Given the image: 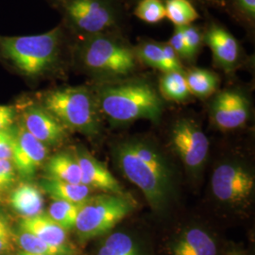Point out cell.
Returning a JSON list of instances; mask_svg holds the SVG:
<instances>
[{
	"instance_id": "14",
	"label": "cell",
	"mask_w": 255,
	"mask_h": 255,
	"mask_svg": "<svg viewBox=\"0 0 255 255\" xmlns=\"http://www.w3.org/2000/svg\"><path fill=\"white\" fill-rule=\"evenodd\" d=\"M81 167V183L92 190L99 189L110 194H125L119 181L111 173L109 169L99 162L86 150H77L75 153Z\"/></svg>"
},
{
	"instance_id": "26",
	"label": "cell",
	"mask_w": 255,
	"mask_h": 255,
	"mask_svg": "<svg viewBox=\"0 0 255 255\" xmlns=\"http://www.w3.org/2000/svg\"><path fill=\"white\" fill-rule=\"evenodd\" d=\"M97 255H141L132 238L124 233H115L106 238Z\"/></svg>"
},
{
	"instance_id": "38",
	"label": "cell",
	"mask_w": 255,
	"mask_h": 255,
	"mask_svg": "<svg viewBox=\"0 0 255 255\" xmlns=\"http://www.w3.org/2000/svg\"><path fill=\"white\" fill-rule=\"evenodd\" d=\"M53 8H55L56 6H57V4H58V2H59V0H46Z\"/></svg>"
},
{
	"instance_id": "35",
	"label": "cell",
	"mask_w": 255,
	"mask_h": 255,
	"mask_svg": "<svg viewBox=\"0 0 255 255\" xmlns=\"http://www.w3.org/2000/svg\"><path fill=\"white\" fill-rule=\"evenodd\" d=\"M13 235L10 228L0 231V255L12 251Z\"/></svg>"
},
{
	"instance_id": "8",
	"label": "cell",
	"mask_w": 255,
	"mask_h": 255,
	"mask_svg": "<svg viewBox=\"0 0 255 255\" xmlns=\"http://www.w3.org/2000/svg\"><path fill=\"white\" fill-rule=\"evenodd\" d=\"M171 141L183 164L191 170L201 168L208 155L209 141L195 120L179 119L172 128Z\"/></svg>"
},
{
	"instance_id": "28",
	"label": "cell",
	"mask_w": 255,
	"mask_h": 255,
	"mask_svg": "<svg viewBox=\"0 0 255 255\" xmlns=\"http://www.w3.org/2000/svg\"><path fill=\"white\" fill-rule=\"evenodd\" d=\"M131 14L147 24H158L165 18L163 0H140L132 9Z\"/></svg>"
},
{
	"instance_id": "15",
	"label": "cell",
	"mask_w": 255,
	"mask_h": 255,
	"mask_svg": "<svg viewBox=\"0 0 255 255\" xmlns=\"http://www.w3.org/2000/svg\"><path fill=\"white\" fill-rule=\"evenodd\" d=\"M19 230L32 234L46 243L58 247H67L66 231L47 215H38L32 218H22Z\"/></svg>"
},
{
	"instance_id": "34",
	"label": "cell",
	"mask_w": 255,
	"mask_h": 255,
	"mask_svg": "<svg viewBox=\"0 0 255 255\" xmlns=\"http://www.w3.org/2000/svg\"><path fill=\"white\" fill-rule=\"evenodd\" d=\"M0 178L11 188L16 180L15 168L10 160L0 159Z\"/></svg>"
},
{
	"instance_id": "7",
	"label": "cell",
	"mask_w": 255,
	"mask_h": 255,
	"mask_svg": "<svg viewBox=\"0 0 255 255\" xmlns=\"http://www.w3.org/2000/svg\"><path fill=\"white\" fill-rule=\"evenodd\" d=\"M135 203L125 194L105 193L90 197L80 207L75 231L82 240L110 232L134 209Z\"/></svg>"
},
{
	"instance_id": "13",
	"label": "cell",
	"mask_w": 255,
	"mask_h": 255,
	"mask_svg": "<svg viewBox=\"0 0 255 255\" xmlns=\"http://www.w3.org/2000/svg\"><path fill=\"white\" fill-rule=\"evenodd\" d=\"M47 153V146L32 136L21 123L14 128L11 162L21 177L32 178L45 163Z\"/></svg>"
},
{
	"instance_id": "27",
	"label": "cell",
	"mask_w": 255,
	"mask_h": 255,
	"mask_svg": "<svg viewBox=\"0 0 255 255\" xmlns=\"http://www.w3.org/2000/svg\"><path fill=\"white\" fill-rule=\"evenodd\" d=\"M82 204L54 201L48 208L47 216L65 231L75 228L77 217Z\"/></svg>"
},
{
	"instance_id": "5",
	"label": "cell",
	"mask_w": 255,
	"mask_h": 255,
	"mask_svg": "<svg viewBox=\"0 0 255 255\" xmlns=\"http://www.w3.org/2000/svg\"><path fill=\"white\" fill-rule=\"evenodd\" d=\"M119 167L125 177L142 191L154 209H160L171 191V176L162 156L151 146L128 142L117 151Z\"/></svg>"
},
{
	"instance_id": "10",
	"label": "cell",
	"mask_w": 255,
	"mask_h": 255,
	"mask_svg": "<svg viewBox=\"0 0 255 255\" xmlns=\"http://www.w3.org/2000/svg\"><path fill=\"white\" fill-rule=\"evenodd\" d=\"M255 177L240 165L223 164L214 171L211 186L216 198L226 203H241L255 190Z\"/></svg>"
},
{
	"instance_id": "22",
	"label": "cell",
	"mask_w": 255,
	"mask_h": 255,
	"mask_svg": "<svg viewBox=\"0 0 255 255\" xmlns=\"http://www.w3.org/2000/svg\"><path fill=\"white\" fill-rule=\"evenodd\" d=\"M137 58L142 66L157 69L162 73L167 72L163 42H157L149 38H142L134 45Z\"/></svg>"
},
{
	"instance_id": "3",
	"label": "cell",
	"mask_w": 255,
	"mask_h": 255,
	"mask_svg": "<svg viewBox=\"0 0 255 255\" xmlns=\"http://www.w3.org/2000/svg\"><path fill=\"white\" fill-rule=\"evenodd\" d=\"M101 116L115 123H128L138 119L158 121L164 109V100L159 89L145 78L128 77L118 81L94 83Z\"/></svg>"
},
{
	"instance_id": "23",
	"label": "cell",
	"mask_w": 255,
	"mask_h": 255,
	"mask_svg": "<svg viewBox=\"0 0 255 255\" xmlns=\"http://www.w3.org/2000/svg\"><path fill=\"white\" fill-rule=\"evenodd\" d=\"M165 18L174 27H184L201 18L200 12L190 0H164Z\"/></svg>"
},
{
	"instance_id": "17",
	"label": "cell",
	"mask_w": 255,
	"mask_h": 255,
	"mask_svg": "<svg viewBox=\"0 0 255 255\" xmlns=\"http://www.w3.org/2000/svg\"><path fill=\"white\" fill-rule=\"evenodd\" d=\"M9 202L12 209L22 218H32L41 215L44 208V198L41 190L31 183H20L10 194Z\"/></svg>"
},
{
	"instance_id": "31",
	"label": "cell",
	"mask_w": 255,
	"mask_h": 255,
	"mask_svg": "<svg viewBox=\"0 0 255 255\" xmlns=\"http://www.w3.org/2000/svg\"><path fill=\"white\" fill-rule=\"evenodd\" d=\"M14 139V128L0 131V159L10 160L12 157V146Z\"/></svg>"
},
{
	"instance_id": "1",
	"label": "cell",
	"mask_w": 255,
	"mask_h": 255,
	"mask_svg": "<svg viewBox=\"0 0 255 255\" xmlns=\"http://www.w3.org/2000/svg\"><path fill=\"white\" fill-rule=\"evenodd\" d=\"M74 40L62 23L40 34H0V63L32 80L54 75L72 67Z\"/></svg>"
},
{
	"instance_id": "36",
	"label": "cell",
	"mask_w": 255,
	"mask_h": 255,
	"mask_svg": "<svg viewBox=\"0 0 255 255\" xmlns=\"http://www.w3.org/2000/svg\"><path fill=\"white\" fill-rule=\"evenodd\" d=\"M9 228V223L7 222V220L4 219V218H2V217H0V231Z\"/></svg>"
},
{
	"instance_id": "30",
	"label": "cell",
	"mask_w": 255,
	"mask_h": 255,
	"mask_svg": "<svg viewBox=\"0 0 255 255\" xmlns=\"http://www.w3.org/2000/svg\"><path fill=\"white\" fill-rule=\"evenodd\" d=\"M122 6L127 9L128 12H132L138 1L140 0H119ZM164 1V0H163ZM196 6L197 9H201L203 11H207L209 9H218L226 11L227 0H190Z\"/></svg>"
},
{
	"instance_id": "18",
	"label": "cell",
	"mask_w": 255,
	"mask_h": 255,
	"mask_svg": "<svg viewBox=\"0 0 255 255\" xmlns=\"http://www.w3.org/2000/svg\"><path fill=\"white\" fill-rule=\"evenodd\" d=\"M41 187L53 201H62L74 204H82L91 196L92 189L82 183H68L51 178L41 181Z\"/></svg>"
},
{
	"instance_id": "12",
	"label": "cell",
	"mask_w": 255,
	"mask_h": 255,
	"mask_svg": "<svg viewBox=\"0 0 255 255\" xmlns=\"http://www.w3.org/2000/svg\"><path fill=\"white\" fill-rule=\"evenodd\" d=\"M250 101L237 89L219 92L211 103V118L217 127L223 130L243 126L249 119Z\"/></svg>"
},
{
	"instance_id": "25",
	"label": "cell",
	"mask_w": 255,
	"mask_h": 255,
	"mask_svg": "<svg viewBox=\"0 0 255 255\" xmlns=\"http://www.w3.org/2000/svg\"><path fill=\"white\" fill-rule=\"evenodd\" d=\"M226 12L246 28L251 36L255 35V0H227Z\"/></svg>"
},
{
	"instance_id": "33",
	"label": "cell",
	"mask_w": 255,
	"mask_h": 255,
	"mask_svg": "<svg viewBox=\"0 0 255 255\" xmlns=\"http://www.w3.org/2000/svg\"><path fill=\"white\" fill-rule=\"evenodd\" d=\"M17 111L13 106L0 105V131L13 126Z\"/></svg>"
},
{
	"instance_id": "39",
	"label": "cell",
	"mask_w": 255,
	"mask_h": 255,
	"mask_svg": "<svg viewBox=\"0 0 255 255\" xmlns=\"http://www.w3.org/2000/svg\"><path fill=\"white\" fill-rule=\"evenodd\" d=\"M17 255H35V254H30V253H26V252H21L19 253Z\"/></svg>"
},
{
	"instance_id": "24",
	"label": "cell",
	"mask_w": 255,
	"mask_h": 255,
	"mask_svg": "<svg viewBox=\"0 0 255 255\" xmlns=\"http://www.w3.org/2000/svg\"><path fill=\"white\" fill-rule=\"evenodd\" d=\"M16 242L22 252L41 255H72L70 247H58L50 245L30 233L19 230Z\"/></svg>"
},
{
	"instance_id": "4",
	"label": "cell",
	"mask_w": 255,
	"mask_h": 255,
	"mask_svg": "<svg viewBox=\"0 0 255 255\" xmlns=\"http://www.w3.org/2000/svg\"><path fill=\"white\" fill-rule=\"evenodd\" d=\"M55 9L75 39L101 33L128 36L130 30L131 13L119 0H59Z\"/></svg>"
},
{
	"instance_id": "2",
	"label": "cell",
	"mask_w": 255,
	"mask_h": 255,
	"mask_svg": "<svg viewBox=\"0 0 255 255\" xmlns=\"http://www.w3.org/2000/svg\"><path fill=\"white\" fill-rule=\"evenodd\" d=\"M72 67L95 78V83H99L131 77L142 64L128 36L101 33L74 40Z\"/></svg>"
},
{
	"instance_id": "9",
	"label": "cell",
	"mask_w": 255,
	"mask_h": 255,
	"mask_svg": "<svg viewBox=\"0 0 255 255\" xmlns=\"http://www.w3.org/2000/svg\"><path fill=\"white\" fill-rule=\"evenodd\" d=\"M203 28V43L212 52L213 61L225 73L236 71L243 63L244 49L235 35L221 25L211 19Z\"/></svg>"
},
{
	"instance_id": "32",
	"label": "cell",
	"mask_w": 255,
	"mask_h": 255,
	"mask_svg": "<svg viewBox=\"0 0 255 255\" xmlns=\"http://www.w3.org/2000/svg\"><path fill=\"white\" fill-rule=\"evenodd\" d=\"M167 43L173 48L176 54L179 56L182 64L186 63L187 51H186V46H185L184 38L182 34V27H174L173 33Z\"/></svg>"
},
{
	"instance_id": "16",
	"label": "cell",
	"mask_w": 255,
	"mask_h": 255,
	"mask_svg": "<svg viewBox=\"0 0 255 255\" xmlns=\"http://www.w3.org/2000/svg\"><path fill=\"white\" fill-rule=\"evenodd\" d=\"M217 245L208 233L200 228L185 231L174 244L172 255H217Z\"/></svg>"
},
{
	"instance_id": "19",
	"label": "cell",
	"mask_w": 255,
	"mask_h": 255,
	"mask_svg": "<svg viewBox=\"0 0 255 255\" xmlns=\"http://www.w3.org/2000/svg\"><path fill=\"white\" fill-rule=\"evenodd\" d=\"M48 178L68 183H81L82 172L76 155L61 152L51 157L46 164Z\"/></svg>"
},
{
	"instance_id": "29",
	"label": "cell",
	"mask_w": 255,
	"mask_h": 255,
	"mask_svg": "<svg viewBox=\"0 0 255 255\" xmlns=\"http://www.w3.org/2000/svg\"><path fill=\"white\" fill-rule=\"evenodd\" d=\"M181 27L187 51L186 64H194L201 53L202 46L204 45L203 28L195 24Z\"/></svg>"
},
{
	"instance_id": "11",
	"label": "cell",
	"mask_w": 255,
	"mask_h": 255,
	"mask_svg": "<svg viewBox=\"0 0 255 255\" xmlns=\"http://www.w3.org/2000/svg\"><path fill=\"white\" fill-rule=\"evenodd\" d=\"M20 123L45 146H56L66 136V128L38 101H27L20 106Z\"/></svg>"
},
{
	"instance_id": "21",
	"label": "cell",
	"mask_w": 255,
	"mask_h": 255,
	"mask_svg": "<svg viewBox=\"0 0 255 255\" xmlns=\"http://www.w3.org/2000/svg\"><path fill=\"white\" fill-rule=\"evenodd\" d=\"M159 92L162 98L166 101L183 102L189 99L185 71H172L162 73L159 80Z\"/></svg>"
},
{
	"instance_id": "37",
	"label": "cell",
	"mask_w": 255,
	"mask_h": 255,
	"mask_svg": "<svg viewBox=\"0 0 255 255\" xmlns=\"http://www.w3.org/2000/svg\"><path fill=\"white\" fill-rule=\"evenodd\" d=\"M9 188L10 187L9 185L0 178V192L7 191V190H9Z\"/></svg>"
},
{
	"instance_id": "6",
	"label": "cell",
	"mask_w": 255,
	"mask_h": 255,
	"mask_svg": "<svg viewBox=\"0 0 255 255\" xmlns=\"http://www.w3.org/2000/svg\"><path fill=\"white\" fill-rule=\"evenodd\" d=\"M38 102L67 129L96 134L101 114L95 93L88 86H64L44 92Z\"/></svg>"
},
{
	"instance_id": "20",
	"label": "cell",
	"mask_w": 255,
	"mask_h": 255,
	"mask_svg": "<svg viewBox=\"0 0 255 255\" xmlns=\"http://www.w3.org/2000/svg\"><path fill=\"white\" fill-rule=\"evenodd\" d=\"M185 79L190 94L199 99H207L214 95L220 82L218 74L199 67L186 70Z\"/></svg>"
}]
</instances>
